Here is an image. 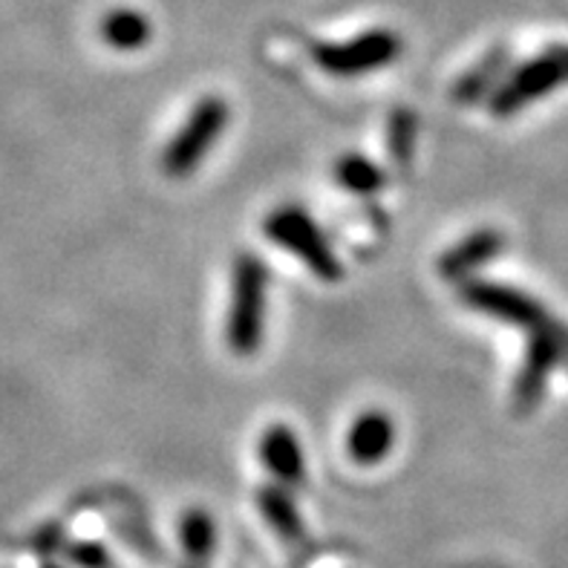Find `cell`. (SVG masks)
<instances>
[{"label":"cell","mask_w":568,"mask_h":568,"mask_svg":"<svg viewBox=\"0 0 568 568\" xmlns=\"http://www.w3.org/2000/svg\"><path fill=\"white\" fill-rule=\"evenodd\" d=\"M335 180H338L341 187L353 191V194L369 196L375 191L384 187V171L375 162H369L367 156H358V153H346V156L338 159L335 165Z\"/></svg>","instance_id":"cell-12"},{"label":"cell","mask_w":568,"mask_h":568,"mask_svg":"<svg viewBox=\"0 0 568 568\" xmlns=\"http://www.w3.org/2000/svg\"><path fill=\"white\" fill-rule=\"evenodd\" d=\"M231 119V110L223 99L209 95V99L196 101L187 122L182 124L180 133L171 139V144L165 148V156H162V168H165L171 176H187L191 171H196L202 159L209 156V151L216 144V139L223 136L225 124Z\"/></svg>","instance_id":"cell-4"},{"label":"cell","mask_w":568,"mask_h":568,"mask_svg":"<svg viewBox=\"0 0 568 568\" xmlns=\"http://www.w3.org/2000/svg\"><path fill=\"white\" fill-rule=\"evenodd\" d=\"M389 153L396 159V165L407 168L413 156V142H416V119L413 113L402 110V113L393 115V122H389Z\"/></svg>","instance_id":"cell-14"},{"label":"cell","mask_w":568,"mask_h":568,"mask_svg":"<svg viewBox=\"0 0 568 568\" xmlns=\"http://www.w3.org/2000/svg\"><path fill=\"white\" fill-rule=\"evenodd\" d=\"M266 237L281 245V248H286L288 254H295L297 260H303L317 281L338 283L344 277V266L329 248V240L324 237V231L317 229L315 220L303 209L283 205L274 214H268Z\"/></svg>","instance_id":"cell-3"},{"label":"cell","mask_w":568,"mask_h":568,"mask_svg":"<svg viewBox=\"0 0 568 568\" xmlns=\"http://www.w3.org/2000/svg\"><path fill=\"white\" fill-rule=\"evenodd\" d=\"M70 560L81 568H104L108 566V555L104 548L95 546V542H79V546L70 548Z\"/></svg>","instance_id":"cell-15"},{"label":"cell","mask_w":568,"mask_h":568,"mask_svg":"<svg viewBox=\"0 0 568 568\" xmlns=\"http://www.w3.org/2000/svg\"><path fill=\"white\" fill-rule=\"evenodd\" d=\"M393 445H396V425L387 413L378 410L355 418L346 439V450L358 465H378L393 450Z\"/></svg>","instance_id":"cell-7"},{"label":"cell","mask_w":568,"mask_h":568,"mask_svg":"<svg viewBox=\"0 0 568 568\" xmlns=\"http://www.w3.org/2000/svg\"><path fill=\"white\" fill-rule=\"evenodd\" d=\"M260 459L281 483L301 485L306 479V462L297 436L286 425H272L260 439Z\"/></svg>","instance_id":"cell-8"},{"label":"cell","mask_w":568,"mask_h":568,"mask_svg":"<svg viewBox=\"0 0 568 568\" xmlns=\"http://www.w3.org/2000/svg\"><path fill=\"white\" fill-rule=\"evenodd\" d=\"M508 67H511V52L505 50V47H497V50H490L488 55L462 75L459 81L454 84L450 95L459 104H476L479 99H490L494 90L503 84V79L508 75Z\"/></svg>","instance_id":"cell-9"},{"label":"cell","mask_w":568,"mask_h":568,"mask_svg":"<svg viewBox=\"0 0 568 568\" xmlns=\"http://www.w3.org/2000/svg\"><path fill=\"white\" fill-rule=\"evenodd\" d=\"M312 55L317 67L329 75L355 79L393 64L402 55V38L393 29H369L346 43H317Z\"/></svg>","instance_id":"cell-5"},{"label":"cell","mask_w":568,"mask_h":568,"mask_svg":"<svg viewBox=\"0 0 568 568\" xmlns=\"http://www.w3.org/2000/svg\"><path fill=\"white\" fill-rule=\"evenodd\" d=\"M257 505H260V514L266 517L268 526L281 534L283 540H301L303 519H301V514H297L295 503H292V497H288L286 490L268 485V488L260 490Z\"/></svg>","instance_id":"cell-11"},{"label":"cell","mask_w":568,"mask_h":568,"mask_svg":"<svg viewBox=\"0 0 568 568\" xmlns=\"http://www.w3.org/2000/svg\"><path fill=\"white\" fill-rule=\"evenodd\" d=\"M151 21L136 9H113L101 18V38L119 52H133L151 41Z\"/></svg>","instance_id":"cell-10"},{"label":"cell","mask_w":568,"mask_h":568,"mask_svg":"<svg viewBox=\"0 0 568 568\" xmlns=\"http://www.w3.org/2000/svg\"><path fill=\"white\" fill-rule=\"evenodd\" d=\"M214 519L205 511H191L182 519V546L194 562H205L214 555Z\"/></svg>","instance_id":"cell-13"},{"label":"cell","mask_w":568,"mask_h":568,"mask_svg":"<svg viewBox=\"0 0 568 568\" xmlns=\"http://www.w3.org/2000/svg\"><path fill=\"white\" fill-rule=\"evenodd\" d=\"M560 84H568V43H555L526 64L514 67L488 99L490 113L497 119H511L531 108L534 101L555 93Z\"/></svg>","instance_id":"cell-2"},{"label":"cell","mask_w":568,"mask_h":568,"mask_svg":"<svg viewBox=\"0 0 568 568\" xmlns=\"http://www.w3.org/2000/svg\"><path fill=\"white\" fill-rule=\"evenodd\" d=\"M268 268L257 254H240L231 274V310L225 341L234 355H254L263 344Z\"/></svg>","instance_id":"cell-1"},{"label":"cell","mask_w":568,"mask_h":568,"mask_svg":"<svg viewBox=\"0 0 568 568\" xmlns=\"http://www.w3.org/2000/svg\"><path fill=\"white\" fill-rule=\"evenodd\" d=\"M503 245H505L503 231L497 229L474 231V234H468L462 243H456L450 252L442 254L439 260L442 277H445V281H465V277H470V274L479 272L485 263H490V260L497 257V254L503 252Z\"/></svg>","instance_id":"cell-6"}]
</instances>
